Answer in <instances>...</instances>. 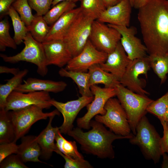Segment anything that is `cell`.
Here are the masks:
<instances>
[{"label":"cell","mask_w":168,"mask_h":168,"mask_svg":"<svg viewBox=\"0 0 168 168\" xmlns=\"http://www.w3.org/2000/svg\"><path fill=\"white\" fill-rule=\"evenodd\" d=\"M138 18L149 55H168V0H149Z\"/></svg>","instance_id":"cell-1"},{"label":"cell","mask_w":168,"mask_h":168,"mask_svg":"<svg viewBox=\"0 0 168 168\" xmlns=\"http://www.w3.org/2000/svg\"><path fill=\"white\" fill-rule=\"evenodd\" d=\"M92 128L84 132L77 127L69 131L67 134L72 137L81 145L85 153L102 158L112 159L115 157L112 143L115 140L129 139L132 137L124 136L107 130L103 124L95 120L90 122Z\"/></svg>","instance_id":"cell-2"},{"label":"cell","mask_w":168,"mask_h":168,"mask_svg":"<svg viewBox=\"0 0 168 168\" xmlns=\"http://www.w3.org/2000/svg\"><path fill=\"white\" fill-rule=\"evenodd\" d=\"M136 134L129 139L132 145L138 146L144 157L152 160L155 164L159 162L163 155L162 150V138L145 115L139 121Z\"/></svg>","instance_id":"cell-3"},{"label":"cell","mask_w":168,"mask_h":168,"mask_svg":"<svg viewBox=\"0 0 168 168\" xmlns=\"http://www.w3.org/2000/svg\"><path fill=\"white\" fill-rule=\"evenodd\" d=\"M115 88L116 96L127 114L131 130L135 135L138 124L145 115L147 106L153 100L146 95L131 91L120 83Z\"/></svg>","instance_id":"cell-4"},{"label":"cell","mask_w":168,"mask_h":168,"mask_svg":"<svg viewBox=\"0 0 168 168\" xmlns=\"http://www.w3.org/2000/svg\"><path fill=\"white\" fill-rule=\"evenodd\" d=\"M25 47L19 53L12 56L0 54V56L5 62L15 63L20 61L30 62L37 67V72L42 77L47 73L44 51L42 43L35 40L28 32L23 42Z\"/></svg>","instance_id":"cell-5"},{"label":"cell","mask_w":168,"mask_h":168,"mask_svg":"<svg viewBox=\"0 0 168 168\" xmlns=\"http://www.w3.org/2000/svg\"><path fill=\"white\" fill-rule=\"evenodd\" d=\"M95 20L81 11L68 30L63 40L73 57L81 52L89 40Z\"/></svg>","instance_id":"cell-6"},{"label":"cell","mask_w":168,"mask_h":168,"mask_svg":"<svg viewBox=\"0 0 168 168\" xmlns=\"http://www.w3.org/2000/svg\"><path fill=\"white\" fill-rule=\"evenodd\" d=\"M104 108L105 114L96 115L95 120L104 124L116 134L132 137L133 134L131 133L127 114L118 99L110 98Z\"/></svg>","instance_id":"cell-7"},{"label":"cell","mask_w":168,"mask_h":168,"mask_svg":"<svg viewBox=\"0 0 168 168\" xmlns=\"http://www.w3.org/2000/svg\"><path fill=\"white\" fill-rule=\"evenodd\" d=\"M43 109L32 105L16 110L9 111V114L14 128L16 142L27 133L31 126L39 120L46 119L51 116L60 114L55 110L49 112L44 113Z\"/></svg>","instance_id":"cell-8"},{"label":"cell","mask_w":168,"mask_h":168,"mask_svg":"<svg viewBox=\"0 0 168 168\" xmlns=\"http://www.w3.org/2000/svg\"><path fill=\"white\" fill-rule=\"evenodd\" d=\"M94 99L86 106L87 112L82 117L77 119V123L78 127L89 129L90 122L92 118L98 114L104 115L106 113L105 106L109 99L116 96L115 88H101L97 85L90 87Z\"/></svg>","instance_id":"cell-9"},{"label":"cell","mask_w":168,"mask_h":168,"mask_svg":"<svg viewBox=\"0 0 168 168\" xmlns=\"http://www.w3.org/2000/svg\"><path fill=\"white\" fill-rule=\"evenodd\" d=\"M121 38L116 29L96 20L93 21L89 40L99 50L107 54L111 53Z\"/></svg>","instance_id":"cell-10"},{"label":"cell","mask_w":168,"mask_h":168,"mask_svg":"<svg viewBox=\"0 0 168 168\" xmlns=\"http://www.w3.org/2000/svg\"><path fill=\"white\" fill-rule=\"evenodd\" d=\"M49 92L35 91L22 93L16 91L8 96L5 109L7 111L17 110L35 105L43 109H49L52 106Z\"/></svg>","instance_id":"cell-11"},{"label":"cell","mask_w":168,"mask_h":168,"mask_svg":"<svg viewBox=\"0 0 168 168\" xmlns=\"http://www.w3.org/2000/svg\"><path fill=\"white\" fill-rule=\"evenodd\" d=\"M151 66L148 56L131 60L119 82L131 91L143 95L149 93L143 89L138 77L142 74L147 77Z\"/></svg>","instance_id":"cell-12"},{"label":"cell","mask_w":168,"mask_h":168,"mask_svg":"<svg viewBox=\"0 0 168 168\" xmlns=\"http://www.w3.org/2000/svg\"><path fill=\"white\" fill-rule=\"evenodd\" d=\"M94 96H81L77 99L65 103L51 99L50 103L62 114L63 121L59 127L61 133L66 134L73 129V123L77 114L84 107L93 100Z\"/></svg>","instance_id":"cell-13"},{"label":"cell","mask_w":168,"mask_h":168,"mask_svg":"<svg viewBox=\"0 0 168 168\" xmlns=\"http://www.w3.org/2000/svg\"><path fill=\"white\" fill-rule=\"evenodd\" d=\"M107 55L96 49L89 40L81 52L72 58L65 68L69 70L87 72L93 65L105 62Z\"/></svg>","instance_id":"cell-14"},{"label":"cell","mask_w":168,"mask_h":168,"mask_svg":"<svg viewBox=\"0 0 168 168\" xmlns=\"http://www.w3.org/2000/svg\"><path fill=\"white\" fill-rule=\"evenodd\" d=\"M107 24L116 29L120 33V42L131 60L147 56L146 46L142 43L139 39L135 36L137 31L135 27Z\"/></svg>","instance_id":"cell-15"},{"label":"cell","mask_w":168,"mask_h":168,"mask_svg":"<svg viewBox=\"0 0 168 168\" xmlns=\"http://www.w3.org/2000/svg\"><path fill=\"white\" fill-rule=\"evenodd\" d=\"M132 7L129 1L122 0L117 4L106 8L96 20L104 23L129 27Z\"/></svg>","instance_id":"cell-16"},{"label":"cell","mask_w":168,"mask_h":168,"mask_svg":"<svg viewBox=\"0 0 168 168\" xmlns=\"http://www.w3.org/2000/svg\"><path fill=\"white\" fill-rule=\"evenodd\" d=\"M42 43L47 66L53 65L62 68L73 57L63 40H52Z\"/></svg>","instance_id":"cell-17"},{"label":"cell","mask_w":168,"mask_h":168,"mask_svg":"<svg viewBox=\"0 0 168 168\" xmlns=\"http://www.w3.org/2000/svg\"><path fill=\"white\" fill-rule=\"evenodd\" d=\"M131 61L120 41L115 49L108 54L105 61L99 64L103 69L114 75L120 81Z\"/></svg>","instance_id":"cell-18"},{"label":"cell","mask_w":168,"mask_h":168,"mask_svg":"<svg viewBox=\"0 0 168 168\" xmlns=\"http://www.w3.org/2000/svg\"><path fill=\"white\" fill-rule=\"evenodd\" d=\"M67 86V83L63 81H55L30 77L24 81L14 91L27 93L35 91H45L57 93L64 91Z\"/></svg>","instance_id":"cell-19"},{"label":"cell","mask_w":168,"mask_h":168,"mask_svg":"<svg viewBox=\"0 0 168 168\" xmlns=\"http://www.w3.org/2000/svg\"><path fill=\"white\" fill-rule=\"evenodd\" d=\"M53 116L49 117V120L46 127L36 137V140L41 149L40 158L44 160H49L53 152L56 153L59 151L56 143L54 142L55 138L59 127H54L52 123Z\"/></svg>","instance_id":"cell-20"},{"label":"cell","mask_w":168,"mask_h":168,"mask_svg":"<svg viewBox=\"0 0 168 168\" xmlns=\"http://www.w3.org/2000/svg\"><path fill=\"white\" fill-rule=\"evenodd\" d=\"M80 11L79 7L75 8L61 16L51 26L49 32L44 42L54 40H63L68 30Z\"/></svg>","instance_id":"cell-21"},{"label":"cell","mask_w":168,"mask_h":168,"mask_svg":"<svg viewBox=\"0 0 168 168\" xmlns=\"http://www.w3.org/2000/svg\"><path fill=\"white\" fill-rule=\"evenodd\" d=\"M36 137L30 135H25L21 138V142L18 145L16 154L24 163L33 162L45 163L39 159L41 149Z\"/></svg>","instance_id":"cell-22"},{"label":"cell","mask_w":168,"mask_h":168,"mask_svg":"<svg viewBox=\"0 0 168 168\" xmlns=\"http://www.w3.org/2000/svg\"><path fill=\"white\" fill-rule=\"evenodd\" d=\"M88 72L90 75V87L92 85L101 84L104 85L105 87L115 88L120 83L115 76L103 69L99 64L91 66Z\"/></svg>","instance_id":"cell-23"},{"label":"cell","mask_w":168,"mask_h":168,"mask_svg":"<svg viewBox=\"0 0 168 168\" xmlns=\"http://www.w3.org/2000/svg\"><path fill=\"white\" fill-rule=\"evenodd\" d=\"M58 74L62 77L72 79L77 85L82 96H93L90 88V75L88 72L69 70L62 68L59 71Z\"/></svg>","instance_id":"cell-24"},{"label":"cell","mask_w":168,"mask_h":168,"mask_svg":"<svg viewBox=\"0 0 168 168\" xmlns=\"http://www.w3.org/2000/svg\"><path fill=\"white\" fill-rule=\"evenodd\" d=\"M28 72L26 69L20 71L11 78L7 80V82L0 85V109H5L7 99L10 94L21 84L23 78Z\"/></svg>","instance_id":"cell-25"},{"label":"cell","mask_w":168,"mask_h":168,"mask_svg":"<svg viewBox=\"0 0 168 168\" xmlns=\"http://www.w3.org/2000/svg\"><path fill=\"white\" fill-rule=\"evenodd\" d=\"M49 26L43 16L35 14L30 24L27 27L33 37L37 41L42 43L50 30L51 26Z\"/></svg>","instance_id":"cell-26"},{"label":"cell","mask_w":168,"mask_h":168,"mask_svg":"<svg viewBox=\"0 0 168 168\" xmlns=\"http://www.w3.org/2000/svg\"><path fill=\"white\" fill-rule=\"evenodd\" d=\"M15 133L9 111L0 109V144L14 141Z\"/></svg>","instance_id":"cell-27"},{"label":"cell","mask_w":168,"mask_h":168,"mask_svg":"<svg viewBox=\"0 0 168 168\" xmlns=\"http://www.w3.org/2000/svg\"><path fill=\"white\" fill-rule=\"evenodd\" d=\"M61 133L59 129L55 138L56 145L60 152L66 156L74 159H84L83 156L78 151L75 142L67 140Z\"/></svg>","instance_id":"cell-28"},{"label":"cell","mask_w":168,"mask_h":168,"mask_svg":"<svg viewBox=\"0 0 168 168\" xmlns=\"http://www.w3.org/2000/svg\"><path fill=\"white\" fill-rule=\"evenodd\" d=\"M147 111L156 116L160 120L168 124V91L148 105Z\"/></svg>","instance_id":"cell-29"},{"label":"cell","mask_w":168,"mask_h":168,"mask_svg":"<svg viewBox=\"0 0 168 168\" xmlns=\"http://www.w3.org/2000/svg\"><path fill=\"white\" fill-rule=\"evenodd\" d=\"M12 22L14 31L13 38L17 45L23 42L24 39L29 32L27 26L21 19L18 13L12 6L8 13Z\"/></svg>","instance_id":"cell-30"},{"label":"cell","mask_w":168,"mask_h":168,"mask_svg":"<svg viewBox=\"0 0 168 168\" xmlns=\"http://www.w3.org/2000/svg\"><path fill=\"white\" fill-rule=\"evenodd\" d=\"M76 7L75 2L68 1H62L52 7L43 16V17L47 24L51 26L65 13Z\"/></svg>","instance_id":"cell-31"},{"label":"cell","mask_w":168,"mask_h":168,"mask_svg":"<svg viewBox=\"0 0 168 168\" xmlns=\"http://www.w3.org/2000/svg\"><path fill=\"white\" fill-rule=\"evenodd\" d=\"M151 68L161 80V84L165 82L168 74V55L158 56L149 55Z\"/></svg>","instance_id":"cell-32"},{"label":"cell","mask_w":168,"mask_h":168,"mask_svg":"<svg viewBox=\"0 0 168 168\" xmlns=\"http://www.w3.org/2000/svg\"><path fill=\"white\" fill-rule=\"evenodd\" d=\"M79 7L81 12L95 20L106 8L102 0H82Z\"/></svg>","instance_id":"cell-33"},{"label":"cell","mask_w":168,"mask_h":168,"mask_svg":"<svg viewBox=\"0 0 168 168\" xmlns=\"http://www.w3.org/2000/svg\"><path fill=\"white\" fill-rule=\"evenodd\" d=\"M10 25L7 19L0 21V51H5L7 47L15 49L17 44L9 33Z\"/></svg>","instance_id":"cell-34"},{"label":"cell","mask_w":168,"mask_h":168,"mask_svg":"<svg viewBox=\"0 0 168 168\" xmlns=\"http://www.w3.org/2000/svg\"><path fill=\"white\" fill-rule=\"evenodd\" d=\"M12 6L19 15L26 26H29L34 17L28 0H16Z\"/></svg>","instance_id":"cell-35"},{"label":"cell","mask_w":168,"mask_h":168,"mask_svg":"<svg viewBox=\"0 0 168 168\" xmlns=\"http://www.w3.org/2000/svg\"><path fill=\"white\" fill-rule=\"evenodd\" d=\"M53 0H28L32 9L37 15L44 16L50 9Z\"/></svg>","instance_id":"cell-36"},{"label":"cell","mask_w":168,"mask_h":168,"mask_svg":"<svg viewBox=\"0 0 168 168\" xmlns=\"http://www.w3.org/2000/svg\"><path fill=\"white\" fill-rule=\"evenodd\" d=\"M0 168H28L16 154L7 156L0 162Z\"/></svg>","instance_id":"cell-37"},{"label":"cell","mask_w":168,"mask_h":168,"mask_svg":"<svg viewBox=\"0 0 168 168\" xmlns=\"http://www.w3.org/2000/svg\"><path fill=\"white\" fill-rule=\"evenodd\" d=\"M57 153L61 156L65 161V168H91L93 167L89 162L84 159L76 160L64 155L59 151Z\"/></svg>","instance_id":"cell-38"},{"label":"cell","mask_w":168,"mask_h":168,"mask_svg":"<svg viewBox=\"0 0 168 168\" xmlns=\"http://www.w3.org/2000/svg\"><path fill=\"white\" fill-rule=\"evenodd\" d=\"M14 141L0 144V162L9 156L16 154L18 145Z\"/></svg>","instance_id":"cell-39"},{"label":"cell","mask_w":168,"mask_h":168,"mask_svg":"<svg viewBox=\"0 0 168 168\" xmlns=\"http://www.w3.org/2000/svg\"><path fill=\"white\" fill-rule=\"evenodd\" d=\"M163 129V136L162 138L161 147L163 154H168V124L164 121H161Z\"/></svg>","instance_id":"cell-40"},{"label":"cell","mask_w":168,"mask_h":168,"mask_svg":"<svg viewBox=\"0 0 168 168\" xmlns=\"http://www.w3.org/2000/svg\"><path fill=\"white\" fill-rule=\"evenodd\" d=\"M16 0H0V18L7 15L10 7Z\"/></svg>","instance_id":"cell-41"},{"label":"cell","mask_w":168,"mask_h":168,"mask_svg":"<svg viewBox=\"0 0 168 168\" xmlns=\"http://www.w3.org/2000/svg\"><path fill=\"white\" fill-rule=\"evenodd\" d=\"M20 71L18 68H9L5 66H0V73H11L15 75Z\"/></svg>","instance_id":"cell-42"},{"label":"cell","mask_w":168,"mask_h":168,"mask_svg":"<svg viewBox=\"0 0 168 168\" xmlns=\"http://www.w3.org/2000/svg\"><path fill=\"white\" fill-rule=\"evenodd\" d=\"M149 0H134L133 7L139 9L145 5Z\"/></svg>","instance_id":"cell-43"},{"label":"cell","mask_w":168,"mask_h":168,"mask_svg":"<svg viewBox=\"0 0 168 168\" xmlns=\"http://www.w3.org/2000/svg\"><path fill=\"white\" fill-rule=\"evenodd\" d=\"M122 0H102L106 8L113 6L120 2Z\"/></svg>","instance_id":"cell-44"},{"label":"cell","mask_w":168,"mask_h":168,"mask_svg":"<svg viewBox=\"0 0 168 168\" xmlns=\"http://www.w3.org/2000/svg\"><path fill=\"white\" fill-rule=\"evenodd\" d=\"M82 0H53L52 5V7L58 3L63 1H68L76 2H81Z\"/></svg>","instance_id":"cell-45"},{"label":"cell","mask_w":168,"mask_h":168,"mask_svg":"<svg viewBox=\"0 0 168 168\" xmlns=\"http://www.w3.org/2000/svg\"><path fill=\"white\" fill-rule=\"evenodd\" d=\"M128 0L129 1V2H130L132 7H133L134 0Z\"/></svg>","instance_id":"cell-46"}]
</instances>
